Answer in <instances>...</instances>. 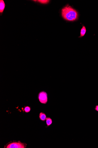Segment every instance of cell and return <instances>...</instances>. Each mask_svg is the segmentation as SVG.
<instances>
[{"instance_id":"1","label":"cell","mask_w":98,"mask_h":148,"mask_svg":"<svg viewBox=\"0 0 98 148\" xmlns=\"http://www.w3.org/2000/svg\"><path fill=\"white\" fill-rule=\"evenodd\" d=\"M62 16L64 19L69 21H75L78 16L77 11L68 5L62 9Z\"/></svg>"},{"instance_id":"2","label":"cell","mask_w":98,"mask_h":148,"mask_svg":"<svg viewBox=\"0 0 98 148\" xmlns=\"http://www.w3.org/2000/svg\"><path fill=\"white\" fill-rule=\"evenodd\" d=\"M38 98L40 102L42 104H46L48 101L47 93L45 91L41 92L38 94Z\"/></svg>"},{"instance_id":"3","label":"cell","mask_w":98,"mask_h":148,"mask_svg":"<svg viewBox=\"0 0 98 148\" xmlns=\"http://www.w3.org/2000/svg\"><path fill=\"white\" fill-rule=\"evenodd\" d=\"M25 147V144L21 143H10L7 147V148H24Z\"/></svg>"},{"instance_id":"4","label":"cell","mask_w":98,"mask_h":148,"mask_svg":"<svg viewBox=\"0 0 98 148\" xmlns=\"http://www.w3.org/2000/svg\"><path fill=\"white\" fill-rule=\"evenodd\" d=\"M5 4L3 0H0V12L2 13L5 8Z\"/></svg>"},{"instance_id":"5","label":"cell","mask_w":98,"mask_h":148,"mask_svg":"<svg viewBox=\"0 0 98 148\" xmlns=\"http://www.w3.org/2000/svg\"><path fill=\"white\" fill-rule=\"evenodd\" d=\"M86 27L84 26H83L81 30L80 36V37H82L84 36L85 35V33H86Z\"/></svg>"},{"instance_id":"6","label":"cell","mask_w":98,"mask_h":148,"mask_svg":"<svg viewBox=\"0 0 98 148\" xmlns=\"http://www.w3.org/2000/svg\"><path fill=\"white\" fill-rule=\"evenodd\" d=\"M39 118L42 121H45L46 118V115L45 113L41 112L40 113Z\"/></svg>"},{"instance_id":"7","label":"cell","mask_w":98,"mask_h":148,"mask_svg":"<svg viewBox=\"0 0 98 148\" xmlns=\"http://www.w3.org/2000/svg\"><path fill=\"white\" fill-rule=\"evenodd\" d=\"M46 123L48 127L51 125L52 123V119L49 117L46 118Z\"/></svg>"},{"instance_id":"8","label":"cell","mask_w":98,"mask_h":148,"mask_svg":"<svg viewBox=\"0 0 98 148\" xmlns=\"http://www.w3.org/2000/svg\"><path fill=\"white\" fill-rule=\"evenodd\" d=\"M49 0H38V1L42 4H47L49 2Z\"/></svg>"},{"instance_id":"9","label":"cell","mask_w":98,"mask_h":148,"mask_svg":"<svg viewBox=\"0 0 98 148\" xmlns=\"http://www.w3.org/2000/svg\"><path fill=\"white\" fill-rule=\"evenodd\" d=\"M30 108L28 106H27L26 107H25V108H24V111L25 112H30Z\"/></svg>"},{"instance_id":"10","label":"cell","mask_w":98,"mask_h":148,"mask_svg":"<svg viewBox=\"0 0 98 148\" xmlns=\"http://www.w3.org/2000/svg\"><path fill=\"white\" fill-rule=\"evenodd\" d=\"M94 110L98 112V105H96L94 108Z\"/></svg>"}]
</instances>
